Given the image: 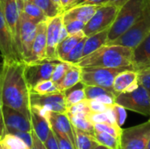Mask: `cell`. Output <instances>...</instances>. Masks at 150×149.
Here are the masks:
<instances>
[{"label": "cell", "mask_w": 150, "mask_h": 149, "mask_svg": "<svg viewBox=\"0 0 150 149\" xmlns=\"http://www.w3.org/2000/svg\"><path fill=\"white\" fill-rule=\"evenodd\" d=\"M25 62L4 60L0 71V100L3 106L16 110L31 120L30 88L25 76Z\"/></svg>", "instance_id": "1"}, {"label": "cell", "mask_w": 150, "mask_h": 149, "mask_svg": "<svg viewBox=\"0 0 150 149\" xmlns=\"http://www.w3.org/2000/svg\"><path fill=\"white\" fill-rule=\"evenodd\" d=\"M76 64L81 68L133 67V49L120 45L106 44L83 57Z\"/></svg>", "instance_id": "2"}, {"label": "cell", "mask_w": 150, "mask_h": 149, "mask_svg": "<svg viewBox=\"0 0 150 149\" xmlns=\"http://www.w3.org/2000/svg\"><path fill=\"white\" fill-rule=\"evenodd\" d=\"M149 2V0H128L121 6L114 22L109 28L108 43L120 37L135 23Z\"/></svg>", "instance_id": "3"}, {"label": "cell", "mask_w": 150, "mask_h": 149, "mask_svg": "<svg viewBox=\"0 0 150 149\" xmlns=\"http://www.w3.org/2000/svg\"><path fill=\"white\" fill-rule=\"evenodd\" d=\"M150 32V2L139 19L123 34L108 44L134 48Z\"/></svg>", "instance_id": "4"}, {"label": "cell", "mask_w": 150, "mask_h": 149, "mask_svg": "<svg viewBox=\"0 0 150 149\" xmlns=\"http://www.w3.org/2000/svg\"><path fill=\"white\" fill-rule=\"evenodd\" d=\"M126 69H134V68H82L81 83L84 85L98 86L114 93L112 90L113 81L119 73Z\"/></svg>", "instance_id": "5"}, {"label": "cell", "mask_w": 150, "mask_h": 149, "mask_svg": "<svg viewBox=\"0 0 150 149\" xmlns=\"http://www.w3.org/2000/svg\"><path fill=\"white\" fill-rule=\"evenodd\" d=\"M115 104L121 105L126 110L150 116V96L141 84L132 91L117 95Z\"/></svg>", "instance_id": "6"}, {"label": "cell", "mask_w": 150, "mask_h": 149, "mask_svg": "<svg viewBox=\"0 0 150 149\" xmlns=\"http://www.w3.org/2000/svg\"><path fill=\"white\" fill-rule=\"evenodd\" d=\"M37 25L21 14L16 45L21 60L25 63L31 59L32 47L37 31Z\"/></svg>", "instance_id": "7"}, {"label": "cell", "mask_w": 150, "mask_h": 149, "mask_svg": "<svg viewBox=\"0 0 150 149\" xmlns=\"http://www.w3.org/2000/svg\"><path fill=\"white\" fill-rule=\"evenodd\" d=\"M120 11V8L105 4L98 7L92 18L85 24L83 32L85 36H91L105 29H109L115 20V18Z\"/></svg>", "instance_id": "8"}, {"label": "cell", "mask_w": 150, "mask_h": 149, "mask_svg": "<svg viewBox=\"0 0 150 149\" xmlns=\"http://www.w3.org/2000/svg\"><path fill=\"white\" fill-rule=\"evenodd\" d=\"M150 139V120L122 129L120 149H145Z\"/></svg>", "instance_id": "9"}, {"label": "cell", "mask_w": 150, "mask_h": 149, "mask_svg": "<svg viewBox=\"0 0 150 149\" xmlns=\"http://www.w3.org/2000/svg\"><path fill=\"white\" fill-rule=\"evenodd\" d=\"M58 61L45 59L40 61L25 63V76L30 90L38 83L51 79L54 68Z\"/></svg>", "instance_id": "10"}, {"label": "cell", "mask_w": 150, "mask_h": 149, "mask_svg": "<svg viewBox=\"0 0 150 149\" xmlns=\"http://www.w3.org/2000/svg\"><path fill=\"white\" fill-rule=\"evenodd\" d=\"M30 105L44 108L49 112L67 113V104L63 92L39 95L30 91Z\"/></svg>", "instance_id": "11"}, {"label": "cell", "mask_w": 150, "mask_h": 149, "mask_svg": "<svg viewBox=\"0 0 150 149\" xmlns=\"http://www.w3.org/2000/svg\"><path fill=\"white\" fill-rule=\"evenodd\" d=\"M0 53L4 60H21L16 46L15 39L4 17L1 5H0Z\"/></svg>", "instance_id": "12"}, {"label": "cell", "mask_w": 150, "mask_h": 149, "mask_svg": "<svg viewBox=\"0 0 150 149\" xmlns=\"http://www.w3.org/2000/svg\"><path fill=\"white\" fill-rule=\"evenodd\" d=\"M3 118L6 133L14 134L18 132H32L31 120L19 112L3 106Z\"/></svg>", "instance_id": "13"}, {"label": "cell", "mask_w": 150, "mask_h": 149, "mask_svg": "<svg viewBox=\"0 0 150 149\" xmlns=\"http://www.w3.org/2000/svg\"><path fill=\"white\" fill-rule=\"evenodd\" d=\"M0 5L16 42L24 2L23 0H0Z\"/></svg>", "instance_id": "14"}, {"label": "cell", "mask_w": 150, "mask_h": 149, "mask_svg": "<svg viewBox=\"0 0 150 149\" xmlns=\"http://www.w3.org/2000/svg\"><path fill=\"white\" fill-rule=\"evenodd\" d=\"M47 120L51 126V129L62 135H64L76 149V133L75 127L72 126L70 119L67 113L49 112Z\"/></svg>", "instance_id": "15"}, {"label": "cell", "mask_w": 150, "mask_h": 149, "mask_svg": "<svg viewBox=\"0 0 150 149\" xmlns=\"http://www.w3.org/2000/svg\"><path fill=\"white\" fill-rule=\"evenodd\" d=\"M63 25L62 13L48 18L47 24V59L58 61L56 57V47L59 43V33Z\"/></svg>", "instance_id": "16"}, {"label": "cell", "mask_w": 150, "mask_h": 149, "mask_svg": "<svg viewBox=\"0 0 150 149\" xmlns=\"http://www.w3.org/2000/svg\"><path fill=\"white\" fill-rule=\"evenodd\" d=\"M47 19L37 25V31L32 47L31 59L28 62L40 61L47 59Z\"/></svg>", "instance_id": "17"}, {"label": "cell", "mask_w": 150, "mask_h": 149, "mask_svg": "<svg viewBox=\"0 0 150 149\" xmlns=\"http://www.w3.org/2000/svg\"><path fill=\"white\" fill-rule=\"evenodd\" d=\"M140 85L138 73L134 69H126L119 73L112 84V90L115 95L124 92H129L135 90Z\"/></svg>", "instance_id": "18"}, {"label": "cell", "mask_w": 150, "mask_h": 149, "mask_svg": "<svg viewBox=\"0 0 150 149\" xmlns=\"http://www.w3.org/2000/svg\"><path fill=\"white\" fill-rule=\"evenodd\" d=\"M133 67L135 71L150 67V32L133 48Z\"/></svg>", "instance_id": "19"}, {"label": "cell", "mask_w": 150, "mask_h": 149, "mask_svg": "<svg viewBox=\"0 0 150 149\" xmlns=\"http://www.w3.org/2000/svg\"><path fill=\"white\" fill-rule=\"evenodd\" d=\"M99 5L94 4H80L71 7L62 12L63 21L68 20H79L86 24L95 14Z\"/></svg>", "instance_id": "20"}, {"label": "cell", "mask_w": 150, "mask_h": 149, "mask_svg": "<svg viewBox=\"0 0 150 149\" xmlns=\"http://www.w3.org/2000/svg\"><path fill=\"white\" fill-rule=\"evenodd\" d=\"M31 110V124L32 131L35 133L38 138L44 143L47 139L49 132L51 131V126L49 122L46 118L40 115L34 108L30 106Z\"/></svg>", "instance_id": "21"}, {"label": "cell", "mask_w": 150, "mask_h": 149, "mask_svg": "<svg viewBox=\"0 0 150 149\" xmlns=\"http://www.w3.org/2000/svg\"><path fill=\"white\" fill-rule=\"evenodd\" d=\"M82 77V68L77 64L70 63L69 68L65 74L62 80L56 84L58 90L62 92L74 87L75 85L81 83Z\"/></svg>", "instance_id": "22"}, {"label": "cell", "mask_w": 150, "mask_h": 149, "mask_svg": "<svg viewBox=\"0 0 150 149\" xmlns=\"http://www.w3.org/2000/svg\"><path fill=\"white\" fill-rule=\"evenodd\" d=\"M85 36L83 31L75 34H69L62 41H61L56 47V57L58 61H64L65 57L74 48V47Z\"/></svg>", "instance_id": "23"}, {"label": "cell", "mask_w": 150, "mask_h": 149, "mask_svg": "<svg viewBox=\"0 0 150 149\" xmlns=\"http://www.w3.org/2000/svg\"><path fill=\"white\" fill-rule=\"evenodd\" d=\"M108 33H109V29H105L104 31H101L99 32L86 37L83 57L90 54L91 53L94 52L99 47L106 45L108 43Z\"/></svg>", "instance_id": "24"}, {"label": "cell", "mask_w": 150, "mask_h": 149, "mask_svg": "<svg viewBox=\"0 0 150 149\" xmlns=\"http://www.w3.org/2000/svg\"><path fill=\"white\" fill-rule=\"evenodd\" d=\"M22 14L35 24H39L42 21L48 19L45 13L32 1L24 3Z\"/></svg>", "instance_id": "25"}, {"label": "cell", "mask_w": 150, "mask_h": 149, "mask_svg": "<svg viewBox=\"0 0 150 149\" xmlns=\"http://www.w3.org/2000/svg\"><path fill=\"white\" fill-rule=\"evenodd\" d=\"M63 93L65 95V99L68 108L73 105H76L86 99L85 92H84V85L82 83H79L74 87L63 91Z\"/></svg>", "instance_id": "26"}, {"label": "cell", "mask_w": 150, "mask_h": 149, "mask_svg": "<svg viewBox=\"0 0 150 149\" xmlns=\"http://www.w3.org/2000/svg\"><path fill=\"white\" fill-rule=\"evenodd\" d=\"M72 126L80 131L93 134L95 129H94V125L90 122V120L87 118V114H74V115H68Z\"/></svg>", "instance_id": "27"}, {"label": "cell", "mask_w": 150, "mask_h": 149, "mask_svg": "<svg viewBox=\"0 0 150 149\" xmlns=\"http://www.w3.org/2000/svg\"><path fill=\"white\" fill-rule=\"evenodd\" d=\"M93 137L96 141L110 149H120V139L107 133L94 131Z\"/></svg>", "instance_id": "28"}, {"label": "cell", "mask_w": 150, "mask_h": 149, "mask_svg": "<svg viewBox=\"0 0 150 149\" xmlns=\"http://www.w3.org/2000/svg\"><path fill=\"white\" fill-rule=\"evenodd\" d=\"M76 149H93L98 145L93 137V134L77 130L75 128Z\"/></svg>", "instance_id": "29"}, {"label": "cell", "mask_w": 150, "mask_h": 149, "mask_svg": "<svg viewBox=\"0 0 150 149\" xmlns=\"http://www.w3.org/2000/svg\"><path fill=\"white\" fill-rule=\"evenodd\" d=\"M30 91L36 93V94H39V95H46V94L62 92L58 90L56 84L51 79L44 80V81L38 83L30 90Z\"/></svg>", "instance_id": "30"}, {"label": "cell", "mask_w": 150, "mask_h": 149, "mask_svg": "<svg viewBox=\"0 0 150 149\" xmlns=\"http://www.w3.org/2000/svg\"><path fill=\"white\" fill-rule=\"evenodd\" d=\"M47 16V18H54L61 13V10L53 3L52 0H31Z\"/></svg>", "instance_id": "31"}, {"label": "cell", "mask_w": 150, "mask_h": 149, "mask_svg": "<svg viewBox=\"0 0 150 149\" xmlns=\"http://www.w3.org/2000/svg\"><path fill=\"white\" fill-rule=\"evenodd\" d=\"M86 37H84L83 39H82L74 47V48L69 53V54L65 57L64 61H66V62H69V63H74V64H76L78 61H80L82 59L83 53V47H84V42H85Z\"/></svg>", "instance_id": "32"}, {"label": "cell", "mask_w": 150, "mask_h": 149, "mask_svg": "<svg viewBox=\"0 0 150 149\" xmlns=\"http://www.w3.org/2000/svg\"><path fill=\"white\" fill-rule=\"evenodd\" d=\"M84 92H85V97H86L87 100L98 99V97H100L104 95H106V94L115 95L111 90H108L106 89H104V88H101L98 86H92V85H84Z\"/></svg>", "instance_id": "33"}, {"label": "cell", "mask_w": 150, "mask_h": 149, "mask_svg": "<svg viewBox=\"0 0 150 149\" xmlns=\"http://www.w3.org/2000/svg\"><path fill=\"white\" fill-rule=\"evenodd\" d=\"M0 141L6 145L8 149H29L19 138L11 133H5Z\"/></svg>", "instance_id": "34"}, {"label": "cell", "mask_w": 150, "mask_h": 149, "mask_svg": "<svg viewBox=\"0 0 150 149\" xmlns=\"http://www.w3.org/2000/svg\"><path fill=\"white\" fill-rule=\"evenodd\" d=\"M69 65H70V63L66 62V61H57V63L54 68L52 76H51V80L55 84L59 83L62 80V78L64 77L65 74L67 73V71L69 68Z\"/></svg>", "instance_id": "35"}, {"label": "cell", "mask_w": 150, "mask_h": 149, "mask_svg": "<svg viewBox=\"0 0 150 149\" xmlns=\"http://www.w3.org/2000/svg\"><path fill=\"white\" fill-rule=\"evenodd\" d=\"M94 129L96 131L107 133L111 135H113L117 138L120 139L122 128L117 126L116 124H110V123H101L94 125Z\"/></svg>", "instance_id": "36"}, {"label": "cell", "mask_w": 150, "mask_h": 149, "mask_svg": "<svg viewBox=\"0 0 150 149\" xmlns=\"http://www.w3.org/2000/svg\"><path fill=\"white\" fill-rule=\"evenodd\" d=\"M79 113L87 114V115L91 113V110L89 108L87 99L69 106L67 110L68 115H74V114H79Z\"/></svg>", "instance_id": "37"}, {"label": "cell", "mask_w": 150, "mask_h": 149, "mask_svg": "<svg viewBox=\"0 0 150 149\" xmlns=\"http://www.w3.org/2000/svg\"><path fill=\"white\" fill-rule=\"evenodd\" d=\"M112 111L116 124L120 127H122L127 119L126 109L118 104H114L113 105H112Z\"/></svg>", "instance_id": "38"}, {"label": "cell", "mask_w": 150, "mask_h": 149, "mask_svg": "<svg viewBox=\"0 0 150 149\" xmlns=\"http://www.w3.org/2000/svg\"><path fill=\"white\" fill-rule=\"evenodd\" d=\"M63 25L69 34H75L83 30L85 24L82 21L72 19L68 21H63Z\"/></svg>", "instance_id": "39"}, {"label": "cell", "mask_w": 150, "mask_h": 149, "mask_svg": "<svg viewBox=\"0 0 150 149\" xmlns=\"http://www.w3.org/2000/svg\"><path fill=\"white\" fill-rule=\"evenodd\" d=\"M137 73L140 84L146 89L150 96V67L142 68L137 71Z\"/></svg>", "instance_id": "40"}, {"label": "cell", "mask_w": 150, "mask_h": 149, "mask_svg": "<svg viewBox=\"0 0 150 149\" xmlns=\"http://www.w3.org/2000/svg\"><path fill=\"white\" fill-rule=\"evenodd\" d=\"M88 101V105L91 110V112H105L107 110L111 108V106L105 105L98 100H87Z\"/></svg>", "instance_id": "41"}, {"label": "cell", "mask_w": 150, "mask_h": 149, "mask_svg": "<svg viewBox=\"0 0 150 149\" xmlns=\"http://www.w3.org/2000/svg\"><path fill=\"white\" fill-rule=\"evenodd\" d=\"M54 132V131H53ZM54 136L56 138V141L58 142V145H59V148L60 149H76L74 148V146L72 145V143L64 136V135H62L58 133H55L54 132Z\"/></svg>", "instance_id": "42"}, {"label": "cell", "mask_w": 150, "mask_h": 149, "mask_svg": "<svg viewBox=\"0 0 150 149\" xmlns=\"http://www.w3.org/2000/svg\"><path fill=\"white\" fill-rule=\"evenodd\" d=\"M18 138H19L29 148L33 146V136L32 132H18L14 133Z\"/></svg>", "instance_id": "43"}, {"label": "cell", "mask_w": 150, "mask_h": 149, "mask_svg": "<svg viewBox=\"0 0 150 149\" xmlns=\"http://www.w3.org/2000/svg\"><path fill=\"white\" fill-rule=\"evenodd\" d=\"M44 145H45L47 149H60L59 148L58 142L56 141V138H55L54 133L52 129L49 132V134L47 136V139L44 142Z\"/></svg>", "instance_id": "44"}, {"label": "cell", "mask_w": 150, "mask_h": 149, "mask_svg": "<svg viewBox=\"0 0 150 149\" xmlns=\"http://www.w3.org/2000/svg\"><path fill=\"white\" fill-rule=\"evenodd\" d=\"M107 4H108V0H76L69 8L76 6V5H80V4H94V5L101 6V5H105Z\"/></svg>", "instance_id": "45"}, {"label": "cell", "mask_w": 150, "mask_h": 149, "mask_svg": "<svg viewBox=\"0 0 150 149\" xmlns=\"http://www.w3.org/2000/svg\"><path fill=\"white\" fill-rule=\"evenodd\" d=\"M32 136H33V146L29 149H47L44 143L38 138V136L35 134L33 131H32Z\"/></svg>", "instance_id": "46"}, {"label": "cell", "mask_w": 150, "mask_h": 149, "mask_svg": "<svg viewBox=\"0 0 150 149\" xmlns=\"http://www.w3.org/2000/svg\"><path fill=\"white\" fill-rule=\"evenodd\" d=\"M3 105L0 100V140L3 138V136L6 133H5V127H4V118H3V111H2Z\"/></svg>", "instance_id": "47"}, {"label": "cell", "mask_w": 150, "mask_h": 149, "mask_svg": "<svg viewBox=\"0 0 150 149\" xmlns=\"http://www.w3.org/2000/svg\"><path fill=\"white\" fill-rule=\"evenodd\" d=\"M76 0H61V4H62V12L69 9Z\"/></svg>", "instance_id": "48"}, {"label": "cell", "mask_w": 150, "mask_h": 149, "mask_svg": "<svg viewBox=\"0 0 150 149\" xmlns=\"http://www.w3.org/2000/svg\"><path fill=\"white\" fill-rule=\"evenodd\" d=\"M128 0H108V4H111L113 6H116L118 8H120L121 6H123Z\"/></svg>", "instance_id": "49"}, {"label": "cell", "mask_w": 150, "mask_h": 149, "mask_svg": "<svg viewBox=\"0 0 150 149\" xmlns=\"http://www.w3.org/2000/svg\"><path fill=\"white\" fill-rule=\"evenodd\" d=\"M69 35V34L68 33V32H67V30H66L64 25H62V28H61V30H60V33H59V43H60L61 41H62L65 38H67ZM59 43H58V44H59Z\"/></svg>", "instance_id": "50"}, {"label": "cell", "mask_w": 150, "mask_h": 149, "mask_svg": "<svg viewBox=\"0 0 150 149\" xmlns=\"http://www.w3.org/2000/svg\"><path fill=\"white\" fill-rule=\"evenodd\" d=\"M53 1V3L61 10V11L62 12V4H61V0H52Z\"/></svg>", "instance_id": "51"}, {"label": "cell", "mask_w": 150, "mask_h": 149, "mask_svg": "<svg viewBox=\"0 0 150 149\" xmlns=\"http://www.w3.org/2000/svg\"><path fill=\"white\" fill-rule=\"evenodd\" d=\"M93 149H110V148H106V147H105V146H103V145L98 144L97 147H95Z\"/></svg>", "instance_id": "52"}, {"label": "cell", "mask_w": 150, "mask_h": 149, "mask_svg": "<svg viewBox=\"0 0 150 149\" xmlns=\"http://www.w3.org/2000/svg\"><path fill=\"white\" fill-rule=\"evenodd\" d=\"M0 146H1V149H8L7 147H6V145L4 143H3L1 141H0Z\"/></svg>", "instance_id": "53"}, {"label": "cell", "mask_w": 150, "mask_h": 149, "mask_svg": "<svg viewBox=\"0 0 150 149\" xmlns=\"http://www.w3.org/2000/svg\"><path fill=\"white\" fill-rule=\"evenodd\" d=\"M145 149H150V139L149 141V142H148V144H147V147H146V148Z\"/></svg>", "instance_id": "54"}, {"label": "cell", "mask_w": 150, "mask_h": 149, "mask_svg": "<svg viewBox=\"0 0 150 149\" xmlns=\"http://www.w3.org/2000/svg\"><path fill=\"white\" fill-rule=\"evenodd\" d=\"M29 1H31V0H23V2H24V3H25V2H29Z\"/></svg>", "instance_id": "55"}, {"label": "cell", "mask_w": 150, "mask_h": 149, "mask_svg": "<svg viewBox=\"0 0 150 149\" xmlns=\"http://www.w3.org/2000/svg\"><path fill=\"white\" fill-rule=\"evenodd\" d=\"M0 149H1V146H0Z\"/></svg>", "instance_id": "56"}, {"label": "cell", "mask_w": 150, "mask_h": 149, "mask_svg": "<svg viewBox=\"0 0 150 149\" xmlns=\"http://www.w3.org/2000/svg\"><path fill=\"white\" fill-rule=\"evenodd\" d=\"M149 117H150V116H149ZM149 120H150V118H149Z\"/></svg>", "instance_id": "57"}, {"label": "cell", "mask_w": 150, "mask_h": 149, "mask_svg": "<svg viewBox=\"0 0 150 149\" xmlns=\"http://www.w3.org/2000/svg\"><path fill=\"white\" fill-rule=\"evenodd\" d=\"M149 1H150V0H149Z\"/></svg>", "instance_id": "58"}]
</instances>
